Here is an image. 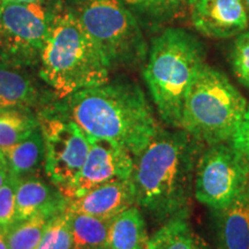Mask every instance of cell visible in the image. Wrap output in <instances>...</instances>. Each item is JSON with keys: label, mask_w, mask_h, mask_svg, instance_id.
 I'll use <instances>...</instances> for the list:
<instances>
[{"label": "cell", "mask_w": 249, "mask_h": 249, "mask_svg": "<svg viewBox=\"0 0 249 249\" xmlns=\"http://www.w3.org/2000/svg\"><path fill=\"white\" fill-rule=\"evenodd\" d=\"M60 211H42L35 216L14 223L6 231L9 249H36L50 219Z\"/></svg>", "instance_id": "cell-22"}, {"label": "cell", "mask_w": 249, "mask_h": 249, "mask_svg": "<svg viewBox=\"0 0 249 249\" xmlns=\"http://www.w3.org/2000/svg\"><path fill=\"white\" fill-rule=\"evenodd\" d=\"M248 103L225 74L204 64L183 105L180 129L203 144L231 141Z\"/></svg>", "instance_id": "cell-5"}, {"label": "cell", "mask_w": 249, "mask_h": 249, "mask_svg": "<svg viewBox=\"0 0 249 249\" xmlns=\"http://www.w3.org/2000/svg\"><path fill=\"white\" fill-rule=\"evenodd\" d=\"M133 170L134 157L126 148L107 140H93L82 170L66 198L77 197L102 183L132 179Z\"/></svg>", "instance_id": "cell-10"}, {"label": "cell", "mask_w": 249, "mask_h": 249, "mask_svg": "<svg viewBox=\"0 0 249 249\" xmlns=\"http://www.w3.org/2000/svg\"><path fill=\"white\" fill-rule=\"evenodd\" d=\"M196 1V0H185V2H186V5H188V6H191V5H193L194 4V2Z\"/></svg>", "instance_id": "cell-31"}, {"label": "cell", "mask_w": 249, "mask_h": 249, "mask_svg": "<svg viewBox=\"0 0 249 249\" xmlns=\"http://www.w3.org/2000/svg\"><path fill=\"white\" fill-rule=\"evenodd\" d=\"M135 204L132 179L113 180L93 187L85 194L67 201L66 209L104 219L114 217Z\"/></svg>", "instance_id": "cell-12"}, {"label": "cell", "mask_w": 249, "mask_h": 249, "mask_svg": "<svg viewBox=\"0 0 249 249\" xmlns=\"http://www.w3.org/2000/svg\"><path fill=\"white\" fill-rule=\"evenodd\" d=\"M55 104L90 142H116L133 157L144 150L161 129L141 87L129 80H108L57 99Z\"/></svg>", "instance_id": "cell-1"}, {"label": "cell", "mask_w": 249, "mask_h": 249, "mask_svg": "<svg viewBox=\"0 0 249 249\" xmlns=\"http://www.w3.org/2000/svg\"><path fill=\"white\" fill-rule=\"evenodd\" d=\"M36 249H73L70 216L66 209L50 219Z\"/></svg>", "instance_id": "cell-23"}, {"label": "cell", "mask_w": 249, "mask_h": 249, "mask_svg": "<svg viewBox=\"0 0 249 249\" xmlns=\"http://www.w3.org/2000/svg\"><path fill=\"white\" fill-rule=\"evenodd\" d=\"M55 99L52 90L37 83L27 70L0 61V110L9 107L39 110Z\"/></svg>", "instance_id": "cell-13"}, {"label": "cell", "mask_w": 249, "mask_h": 249, "mask_svg": "<svg viewBox=\"0 0 249 249\" xmlns=\"http://www.w3.org/2000/svg\"><path fill=\"white\" fill-rule=\"evenodd\" d=\"M39 128L38 117L29 107L0 110V151L23 141Z\"/></svg>", "instance_id": "cell-20"}, {"label": "cell", "mask_w": 249, "mask_h": 249, "mask_svg": "<svg viewBox=\"0 0 249 249\" xmlns=\"http://www.w3.org/2000/svg\"><path fill=\"white\" fill-rule=\"evenodd\" d=\"M67 198L57 187H52L35 176L18 178L15 196V223L42 211L66 209Z\"/></svg>", "instance_id": "cell-14"}, {"label": "cell", "mask_w": 249, "mask_h": 249, "mask_svg": "<svg viewBox=\"0 0 249 249\" xmlns=\"http://www.w3.org/2000/svg\"><path fill=\"white\" fill-rule=\"evenodd\" d=\"M8 170L18 178L35 176L40 165L44 164L45 147L42 132L37 128L23 141L1 151Z\"/></svg>", "instance_id": "cell-17"}, {"label": "cell", "mask_w": 249, "mask_h": 249, "mask_svg": "<svg viewBox=\"0 0 249 249\" xmlns=\"http://www.w3.org/2000/svg\"><path fill=\"white\" fill-rule=\"evenodd\" d=\"M244 1L246 12H247V17H248V21H249V0H242Z\"/></svg>", "instance_id": "cell-30"}, {"label": "cell", "mask_w": 249, "mask_h": 249, "mask_svg": "<svg viewBox=\"0 0 249 249\" xmlns=\"http://www.w3.org/2000/svg\"><path fill=\"white\" fill-rule=\"evenodd\" d=\"M143 26L169 22L182 11L185 0H120Z\"/></svg>", "instance_id": "cell-21"}, {"label": "cell", "mask_w": 249, "mask_h": 249, "mask_svg": "<svg viewBox=\"0 0 249 249\" xmlns=\"http://www.w3.org/2000/svg\"><path fill=\"white\" fill-rule=\"evenodd\" d=\"M204 64L203 45L188 31L166 28L152 38L143 77L167 126L180 129L186 98Z\"/></svg>", "instance_id": "cell-4"}, {"label": "cell", "mask_w": 249, "mask_h": 249, "mask_svg": "<svg viewBox=\"0 0 249 249\" xmlns=\"http://www.w3.org/2000/svg\"><path fill=\"white\" fill-rule=\"evenodd\" d=\"M191 7L193 27L209 38L236 37L249 29L242 0H196Z\"/></svg>", "instance_id": "cell-11"}, {"label": "cell", "mask_w": 249, "mask_h": 249, "mask_svg": "<svg viewBox=\"0 0 249 249\" xmlns=\"http://www.w3.org/2000/svg\"><path fill=\"white\" fill-rule=\"evenodd\" d=\"M112 70L142 65L148 43L141 23L120 0H64Z\"/></svg>", "instance_id": "cell-6"}, {"label": "cell", "mask_w": 249, "mask_h": 249, "mask_svg": "<svg viewBox=\"0 0 249 249\" xmlns=\"http://www.w3.org/2000/svg\"><path fill=\"white\" fill-rule=\"evenodd\" d=\"M8 176H9V170H8L7 163H6L4 154L0 151V187H1L2 183L5 182V180L7 179Z\"/></svg>", "instance_id": "cell-27"}, {"label": "cell", "mask_w": 249, "mask_h": 249, "mask_svg": "<svg viewBox=\"0 0 249 249\" xmlns=\"http://www.w3.org/2000/svg\"><path fill=\"white\" fill-rule=\"evenodd\" d=\"M144 218L138 207H130L112 219L107 249H149Z\"/></svg>", "instance_id": "cell-16"}, {"label": "cell", "mask_w": 249, "mask_h": 249, "mask_svg": "<svg viewBox=\"0 0 249 249\" xmlns=\"http://www.w3.org/2000/svg\"><path fill=\"white\" fill-rule=\"evenodd\" d=\"M5 5V0H0V14H1V11H2V7H4Z\"/></svg>", "instance_id": "cell-32"}, {"label": "cell", "mask_w": 249, "mask_h": 249, "mask_svg": "<svg viewBox=\"0 0 249 249\" xmlns=\"http://www.w3.org/2000/svg\"><path fill=\"white\" fill-rule=\"evenodd\" d=\"M55 101L39 108L37 117L44 140L46 176L66 197L82 170L91 142Z\"/></svg>", "instance_id": "cell-8"}, {"label": "cell", "mask_w": 249, "mask_h": 249, "mask_svg": "<svg viewBox=\"0 0 249 249\" xmlns=\"http://www.w3.org/2000/svg\"><path fill=\"white\" fill-rule=\"evenodd\" d=\"M149 249H209L187 218L167 220L149 239Z\"/></svg>", "instance_id": "cell-18"}, {"label": "cell", "mask_w": 249, "mask_h": 249, "mask_svg": "<svg viewBox=\"0 0 249 249\" xmlns=\"http://www.w3.org/2000/svg\"><path fill=\"white\" fill-rule=\"evenodd\" d=\"M216 213L218 249H249V185L232 203Z\"/></svg>", "instance_id": "cell-15"}, {"label": "cell", "mask_w": 249, "mask_h": 249, "mask_svg": "<svg viewBox=\"0 0 249 249\" xmlns=\"http://www.w3.org/2000/svg\"><path fill=\"white\" fill-rule=\"evenodd\" d=\"M231 143L249 160V105L233 135Z\"/></svg>", "instance_id": "cell-26"}, {"label": "cell", "mask_w": 249, "mask_h": 249, "mask_svg": "<svg viewBox=\"0 0 249 249\" xmlns=\"http://www.w3.org/2000/svg\"><path fill=\"white\" fill-rule=\"evenodd\" d=\"M58 4L59 0L5 1L0 14V61L22 70L38 67Z\"/></svg>", "instance_id": "cell-7"}, {"label": "cell", "mask_w": 249, "mask_h": 249, "mask_svg": "<svg viewBox=\"0 0 249 249\" xmlns=\"http://www.w3.org/2000/svg\"><path fill=\"white\" fill-rule=\"evenodd\" d=\"M249 185V160L234 145H208L198 157L195 171L196 200L213 210L233 201Z\"/></svg>", "instance_id": "cell-9"}, {"label": "cell", "mask_w": 249, "mask_h": 249, "mask_svg": "<svg viewBox=\"0 0 249 249\" xmlns=\"http://www.w3.org/2000/svg\"><path fill=\"white\" fill-rule=\"evenodd\" d=\"M0 249H9L7 239H6V232L0 230Z\"/></svg>", "instance_id": "cell-28"}, {"label": "cell", "mask_w": 249, "mask_h": 249, "mask_svg": "<svg viewBox=\"0 0 249 249\" xmlns=\"http://www.w3.org/2000/svg\"><path fill=\"white\" fill-rule=\"evenodd\" d=\"M9 2H18V4H34V2H44L48 0H5Z\"/></svg>", "instance_id": "cell-29"}, {"label": "cell", "mask_w": 249, "mask_h": 249, "mask_svg": "<svg viewBox=\"0 0 249 249\" xmlns=\"http://www.w3.org/2000/svg\"><path fill=\"white\" fill-rule=\"evenodd\" d=\"M231 64L239 82L249 88V29L236 36L231 51Z\"/></svg>", "instance_id": "cell-25"}, {"label": "cell", "mask_w": 249, "mask_h": 249, "mask_svg": "<svg viewBox=\"0 0 249 249\" xmlns=\"http://www.w3.org/2000/svg\"><path fill=\"white\" fill-rule=\"evenodd\" d=\"M73 236V249H107L112 219L67 210Z\"/></svg>", "instance_id": "cell-19"}, {"label": "cell", "mask_w": 249, "mask_h": 249, "mask_svg": "<svg viewBox=\"0 0 249 249\" xmlns=\"http://www.w3.org/2000/svg\"><path fill=\"white\" fill-rule=\"evenodd\" d=\"M37 68L39 77L57 99L107 82L112 71L64 0H59Z\"/></svg>", "instance_id": "cell-3"}, {"label": "cell", "mask_w": 249, "mask_h": 249, "mask_svg": "<svg viewBox=\"0 0 249 249\" xmlns=\"http://www.w3.org/2000/svg\"><path fill=\"white\" fill-rule=\"evenodd\" d=\"M203 143L178 129H160L134 157L135 204L160 222L187 218Z\"/></svg>", "instance_id": "cell-2"}, {"label": "cell", "mask_w": 249, "mask_h": 249, "mask_svg": "<svg viewBox=\"0 0 249 249\" xmlns=\"http://www.w3.org/2000/svg\"><path fill=\"white\" fill-rule=\"evenodd\" d=\"M18 178L9 176L0 187V230L6 232L15 223V196Z\"/></svg>", "instance_id": "cell-24"}]
</instances>
